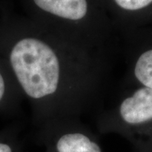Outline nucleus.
<instances>
[{"label": "nucleus", "instance_id": "obj_4", "mask_svg": "<svg viewBox=\"0 0 152 152\" xmlns=\"http://www.w3.org/2000/svg\"><path fill=\"white\" fill-rule=\"evenodd\" d=\"M118 40L125 64L122 85L152 88V26L121 32Z\"/></svg>", "mask_w": 152, "mask_h": 152}, {"label": "nucleus", "instance_id": "obj_5", "mask_svg": "<svg viewBox=\"0 0 152 152\" xmlns=\"http://www.w3.org/2000/svg\"><path fill=\"white\" fill-rule=\"evenodd\" d=\"M54 131V152H102L99 144L86 132L80 118H64L44 122Z\"/></svg>", "mask_w": 152, "mask_h": 152}, {"label": "nucleus", "instance_id": "obj_7", "mask_svg": "<svg viewBox=\"0 0 152 152\" xmlns=\"http://www.w3.org/2000/svg\"><path fill=\"white\" fill-rule=\"evenodd\" d=\"M24 98L0 55V113L15 111Z\"/></svg>", "mask_w": 152, "mask_h": 152}, {"label": "nucleus", "instance_id": "obj_8", "mask_svg": "<svg viewBox=\"0 0 152 152\" xmlns=\"http://www.w3.org/2000/svg\"><path fill=\"white\" fill-rule=\"evenodd\" d=\"M15 148L10 141H5L0 139V152H15Z\"/></svg>", "mask_w": 152, "mask_h": 152}, {"label": "nucleus", "instance_id": "obj_1", "mask_svg": "<svg viewBox=\"0 0 152 152\" xmlns=\"http://www.w3.org/2000/svg\"><path fill=\"white\" fill-rule=\"evenodd\" d=\"M118 53L66 37L26 15L0 20V55L40 124L102 108Z\"/></svg>", "mask_w": 152, "mask_h": 152}, {"label": "nucleus", "instance_id": "obj_3", "mask_svg": "<svg viewBox=\"0 0 152 152\" xmlns=\"http://www.w3.org/2000/svg\"><path fill=\"white\" fill-rule=\"evenodd\" d=\"M95 115L102 130L124 134L143 152H152V88L122 85L113 102Z\"/></svg>", "mask_w": 152, "mask_h": 152}, {"label": "nucleus", "instance_id": "obj_6", "mask_svg": "<svg viewBox=\"0 0 152 152\" xmlns=\"http://www.w3.org/2000/svg\"><path fill=\"white\" fill-rule=\"evenodd\" d=\"M117 33L147 26L152 21V0H100Z\"/></svg>", "mask_w": 152, "mask_h": 152}, {"label": "nucleus", "instance_id": "obj_2", "mask_svg": "<svg viewBox=\"0 0 152 152\" xmlns=\"http://www.w3.org/2000/svg\"><path fill=\"white\" fill-rule=\"evenodd\" d=\"M28 18L62 36L97 48H119L100 0H21Z\"/></svg>", "mask_w": 152, "mask_h": 152}]
</instances>
